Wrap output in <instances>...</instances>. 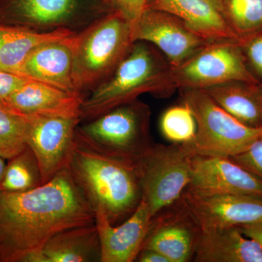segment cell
Wrapping results in <instances>:
<instances>
[{
	"label": "cell",
	"instance_id": "cell-1",
	"mask_svg": "<svg viewBox=\"0 0 262 262\" xmlns=\"http://www.w3.org/2000/svg\"><path fill=\"white\" fill-rule=\"evenodd\" d=\"M95 224V213L68 168L27 192H0V262H38L62 231Z\"/></svg>",
	"mask_w": 262,
	"mask_h": 262
},
{
	"label": "cell",
	"instance_id": "cell-2",
	"mask_svg": "<svg viewBox=\"0 0 262 262\" xmlns=\"http://www.w3.org/2000/svg\"><path fill=\"white\" fill-rule=\"evenodd\" d=\"M67 168L94 211L103 210L112 225L130 216L142 199L139 163L102 152L77 134Z\"/></svg>",
	"mask_w": 262,
	"mask_h": 262
},
{
	"label": "cell",
	"instance_id": "cell-3",
	"mask_svg": "<svg viewBox=\"0 0 262 262\" xmlns=\"http://www.w3.org/2000/svg\"><path fill=\"white\" fill-rule=\"evenodd\" d=\"M177 89L171 66L150 43L137 41L113 75L85 96L81 120H91L113 108L150 94L169 97Z\"/></svg>",
	"mask_w": 262,
	"mask_h": 262
},
{
	"label": "cell",
	"instance_id": "cell-4",
	"mask_svg": "<svg viewBox=\"0 0 262 262\" xmlns=\"http://www.w3.org/2000/svg\"><path fill=\"white\" fill-rule=\"evenodd\" d=\"M132 27L126 18L110 10L77 32L72 79L77 92L92 91L107 80L130 51Z\"/></svg>",
	"mask_w": 262,
	"mask_h": 262
},
{
	"label": "cell",
	"instance_id": "cell-5",
	"mask_svg": "<svg viewBox=\"0 0 262 262\" xmlns=\"http://www.w3.org/2000/svg\"><path fill=\"white\" fill-rule=\"evenodd\" d=\"M151 115L146 103L135 100L77 126L76 134L102 152L139 164L155 144L150 135Z\"/></svg>",
	"mask_w": 262,
	"mask_h": 262
},
{
	"label": "cell",
	"instance_id": "cell-6",
	"mask_svg": "<svg viewBox=\"0 0 262 262\" xmlns=\"http://www.w3.org/2000/svg\"><path fill=\"white\" fill-rule=\"evenodd\" d=\"M182 102L192 110L196 130L186 143L194 155L231 158L247 149L262 134V127L244 125L227 113L204 90L179 89Z\"/></svg>",
	"mask_w": 262,
	"mask_h": 262
},
{
	"label": "cell",
	"instance_id": "cell-7",
	"mask_svg": "<svg viewBox=\"0 0 262 262\" xmlns=\"http://www.w3.org/2000/svg\"><path fill=\"white\" fill-rule=\"evenodd\" d=\"M110 10L104 0H0V25L79 32Z\"/></svg>",
	"mask_w": 262,
	"mask_h": 262
},
{
	"label": "cell",
	"instance_id": "cell-8",
	"mask_svg": "<svg viewBox=\"0 0 262 262\" xmlns=\"http://www.w3.org/2000/svg\"><path fill=\"white\" fill-rule=\"evenodd\" d=\"M195 156L186 144H154L139 162L142 198L151 218L182 196L190 183Z\"/></svg>",
	"mask_w": 262,
	"mask_h": 262
},
{
	"label": "cell",
	"instance_id": "cell-9",
	"mask_svg": "<svg viewBox=\"0 0 262 262\" xmlns=\"http://www.w3.org/2000/svg\"><path fill=\"white\" fill-rule=\"evenodd\" d=\"M172 71L178 90H204L232 81L259 83L235 39L208 42Z\"/></svg>",
	"mask_w": 262,
	"mask_h": 262
},
{
	"label": "cell",
	"instance_id": "cell-10",
	"mask_svg": "<svg viewBox=\"0 0 262 262\" xmlns=\"http://www.w3.org/2000/svg\"><path fill=\"white\" fill-rule=\"evenodd\" d=\"M201 233L181 196L151 218L142 249L158 251L170 262L193 261Z\"/></svg>",
	"mask_w": 262,
	"mask_h": 262
},
{
	"label": "cell",
	"instance_id": "cell-11",
	"mask_svg": "<svg viewBox=\"0 0 262 262\" xmlns=\"http://www.w3.org/2000/svg\"><path fill=\"white\" fill-rule=\"evenodd\" d=\"M27 116V145L35 155L43 184L68 166L81 119Z\"/></svg>",
	"mask_w": 262,
	"mask_h": 262
},
{
	"label": "cell",
	"instance_id": "cell-12",
	"mask_svg": "<svg viewBox=\"0 0 262 262\" xmlns=\"http://www.w3.org/2000/svg\"><path fill=\"white\" fill-rule=\"evenodd\" d=\"M134 42L150 43L178 67L208 42L193 32L181 19L162 10L146 8L132 29Z\"/></svg>",
	"mask_w": 262,
	"mask_h": 262
},
{
	"label": "cell",
	"instance_id": "cell-13",
	"mask_svg": "<svg viewBox=\"0 0 262 262\" xmlns=\"http://www.w3.org/2000/svg\"><path fill=\"white\" fill-rule=\"evenodd\" d=\"M182 198L201 229L262 222V198L203 194L186 189Z\"/></svg>",
	"mask_w": 262,
	"mask_h": 262
},
{
	"label": "cell",
	"instance_id": "cell-14",
	"mask_svg": "<svg viewBox=\"0 0 262 262\" xmlns=\"http://www.w3.org/2000/svg\"><path fill=\"white\" fill-rule=\"evenodd\" d=\"M187 189L203 194H241L262 198V179L227 157H194Z\"/></svg>",
	"mask_w": 262,
	"mask_h": 262
},
{
	"label": "cell",
	"instance_id": "cell-15",
	"mask_svg": "<svg viewBox=\"0 0 262 262\" xmlns=\"http://www.w3.org/2000/svg\"><path fill=\"white\" fill-rule=\"evenodd\" d=\"M101 247V262H132L142 249L151 216L144 198L122 225L115 227L103 210H94Z\"/></svg>",
	"mask_w": 262,
	"mask_h": 262
},
{
	"label": "cell",
	"instance_id": "cell-16",
	"mask_svg": "<svg viewBox=\"0 0 262 262\" xmlns=\"http://www.w3.org/2000/svg\"><path fill=\"white\" fill-rule=\"evenodd\" d=\"M76 34L38 46L24 61L20 76L82 96L72 79Z\"/></svg>",
	"mask_w": 262,
	"mask_h": 262
},
{
	"label": "cell",
	"instance_id": "cell-17",
	"mask_svg": "<svg viewBox=\"0 0 262 262\" xmlns=\"http://www.w3.org/2000/svg\"><path fill=\"white\" fill-rule=\"evenodd\" d=\"M83 100L82 96L29 79L0 102L24 115L81 119Z\"/></svg>",
	"mask_w": 262,
	"mask_h": 262
},
{
	"label": "cell",
	"instance_id": "cell-18",
	"mask_svg": "<svg viewBox=\"0 0 262 262\" xmlns=\"http://www.w3.org/2000/svg\"><path fill=\"white\" fill-rule=\"evenodd\" d=\"M193 261L262 262V248L237 226L201 229Z\"/></svg>",
	"mask_w": 262,
	"mask_h": 262
},
{
	"label": "cell",
	"instance_id": "cell-19",
	"mask_svg": "<svg viewBox=\"0 0 262 262\" xmlns=\"http://www.w3.org/2000/svg\"><path fill=\"white\" fill-rule=\"evenodd\" d=\"M146 8L175 15L208 42L237 39L226 24L215 0H148Z\"/></svg>",
	"mask_w": 262,
	"mask_h": 262
},
{
	"label": "cell",
	"instance_id": "cell-20",
	"mask_svg": "<svg viewBox=\"0 0 262 262\" xmlns=\"http://www.w3.org/2000/svg\"><path fill=\"white\" fill-rule=\"evenodd\" d=\"M101 247L96 224L66 229L45 245L38 262L99 261Z\"/></svg>",
	"mask_w": 262,
	"mask_h": 262
},
{
	"label": "cell",
	"instance_id": "cell-21",
	"mask_svg": "<svg viewBox=\"0 0 262 262\" xmlns=\"http://www.w3.org/2000/svg\"><path fill=\"white\" fill-rule=\"evenodd\" d=\"M204 91L224 110L244 125L262 127V89L260 82L232 81Z\"/></svg>",
	"mask_w": 262,
	"mask_h": 262
},
{
	"label": "cell",
	"instance_id": "cell-22",
	"mask_svg": "<svg viewBox=\"0 0 262 262\" xmlns=\"http://www.w3.org/2000/svg\"><path fill=\"white\" fill-rule=\"evenodd\" d=\"M74 33L69 29L41 32L14 26L0 25V71L20 76L21 66L31 52L44 43Z\"/></svg>",
	"mask_w": 262,
	"mask_h": 262
},
{
	"label": "cell",
	"instance_id": "cell-23",
	"mask_svg": "<svg viewBox=\"0 0 262 262\" xmlns=\"http://www.w3.org/2000/svg\"><path fill=\"white\" fill-rule=\"evenodd\" d=\"M237 40L262 31V0H215Z\"/></svg>",
	"mask_w": 262,
	"mask_h": 262
},
{
	"label": "cell",
	"instance_id": "cell-24",
	"mask_svg": "<svg viewBox=\"0 0 262 262\" xmlns=\"http://www.w3.org/2000/svg\"><path fill=\"white\" fill-rule=\"evenodd\" d=\"M42 184L40 170L32 149L27 146L21 153L8 160L0 182V192H27Z\"/></svg>",
	"mask_w": 262,
	"mask_h": 262
},
{
	"label": "cell",
	"instance_id": "cell-25",
	"mask_svg": "<svg viewBox=\"0 0 262 262\" xmlns=\"http://www.w3.org/2000/svg\"><path fill=\"white\" fill-rule=\"evenodd\" d=\"M29 117L0 102V157L10 160L21 153L27 145Z\"/></svg>",
	"mask_w": 262,
	"mask_h": 262
},
{
	"label": "cell",
	"instance_id": "cell-26",
	"mask_svg": "<svg viewBox=\"0 0 262 262\" xmlns=\"http://www.w3.org/2000/svg\"><path fill=\"white\" fill-rule=\"evenodd\" d=\"M160 127L165 139L173 144H185L194 139L196 130L195 119L186 103L171 106L164 112Z\"/></svg>",
	"mask_w": 262,
	"mask_h": 262
},
{
	"label": "cell",
	"instance_id": "cell-27",
	"mask_svg": "<svg viewBox=\"0 0 262 262\" xmlns=\"http://www.w3.org/2000/svg\"><path fill=\"white\" fill-rule=\"evenodd\" d=\"M238 41L248 70L262 82V31Z\"/></svg>",
	"mask_w": 262,
	"mask_h": 262
},
{
	"label": "cell",
	"instance_id": "cell-28",
	"mask_svg": "<svg viewBox=\"0 0 262 262\" xmlns=\"http://www.w3.org/2000/svg\"><path fill=\"white\" fill-rule=\"evenodd\" d=\"M229 158L262 179V134L247 149Z\"/></svg>",
	"mask_w": 262,
	"mask_h": 262
},
{
	"label": "cell",
	"instance_id": "cell-29",
	"mask_svg": "<svg viewBox=\"0 0 262 262\" xmlns=\"http://www.w3.org/2000/svg\"><path fill=\"white\" fill-rule=\"evenodd\" d=\"M111 10L121 13L134 27L146 10L148 0H104Z\"/></svg>",
	"mask_w": 262,
	"mask_h": 262
},
{
	"label": "cell",
	"instance_id": "cell-30",
	"mask_svg": "<svg viewBox=\"0 0 262 262\" xmlns=\"http://www.w3.org/2000/svg\"><path fill=\"white\" fill-rule=\"evenodd\" d=\"M28 80L22 76L0 71V101L8 98Z\"/></svg>",
	"mask_w": 262,
	"mask_h": 262
},
{
	"label": "cell",
	"instance_id": "cell-31",
	"mask_svg": "<svg viewBox=\"0 0 262 262\" xmlns=\"http://www.w3.org/2000/svg\"><path fill=\"white\" fill-rule=\"evenodd\" d=\"M245 235L254 239L262 248V222L239 226Z\"/></svg>",
	"mask_w": 262,
	"mask_h": 262
},
{
	"label": "cell",
	"instance_id": "cell-32",
	"mask_svg": "<svg viewBox=\"0 0 262 262\" xmlns=\"http://www.w3.org/2000/svg\"><path fill=\"white\" fill-rule=\"evenodd\" d=\"M136 259L140 262H170L162 253L151 249L141 250Z\"/></svg>",
	"mask_w": 262,
	"mask_h": 262
},
{
	"label": "cell",
	"instance_id": "cell-33",
	"mask_svg": "<svg viewBox=\"0 0 262 262\" xmlns=\"http://www.w3.org/2000/svg\"><path fill=\"white\" fill-rule=\"evenodd\" d=\"M4 158L0 157V182H1L2 179H3V174H4L5 166H6V163H5Z\"/></svg>",
	"mask_w": 262,
	"mask_h": 262
},
{
	"label": "cell",
	"instance_id": "cell-34",
	"mask_svg": "<svg viewBox=\"0 0 262 262\" xmlns=\"http://www.w3.org/2000/svg\"><path fill=\"white\" fill-rule=\"evenodd\" d=\"M260 85H261V89H262V82H260Z\"/></svg>",
	"mask_w": 262,
	"mask_h": 262
}]
</instances>
